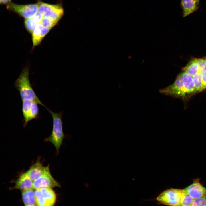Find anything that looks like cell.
Masks as SVG:
<instances>
[{
	"label": "cell",
	"mask_w": 206,
	"mask_h": 206,
	"mask_svg": "<svg viewBox=\"0 0 206 206\" xmlns=\"http://www.w3.org/2000/svg\"><path fill=\"white\" fill-rule=\"evenodd\" d=\"M179 74L174 83L166 87L165 92L167 96L178 98L186 102L197 92L192 77L183 70Z\"/></svg>",
	"instance_id": "6da1fadb"
},
{
	"label": "cell",
	"mask_w": 206,
	"mask_h": 206,
	"mask_svg": "<svg viewBox=\"0 0 206 206\" xmlns=\"http://www.w3.org/2000/svg\"><path fill=\"white\" fill-rule=\"evenodd\" d=\"M29 69L26 67L23 70L15 83V86L19 91L22 100H28L35 102L45 107L37 97L33 89L29 80Z\"/></svg>",
	"instance_id": "7a4b0ae2"
},
{
	"label": "cell",
	"mask_w": 206,
	"mask_h": 206,
	"mask_svg": "<svg viewBox=\"0 0 206 206\" xmlns=\"http://www.w3.org/2000/svg\"><path fill=\"white\" fill-rule=\"evenodd\" d=\"M48 110L53 119L52 129L50 136L45 140L52 143L58 152L65 137L63 129L62 113H55L49 109Z\"/></svg>",
	"instance_id": "3957f363"
},
{
	"label": "cell",
	"mask_w": 206,
	"mask_h": 206,
	"mask_svg": "<svg viewBox=\"0 0 206 206\" xmlns=\"http://www.w3.org/2000/svg\"><path fill=\"white\" fill-rule=\"evenodd\" d=\"M184 189L171 188L164 191L156 199L160 203L169 206H180Z\"/></svg>",
	"instance_id": "277c9868"
},
{
	"label": "cell",
	"mask_w": 206,
	"mask_h": 206,
	"mask_svg": "<svg viewBox=\"0 0 206 206\" xmlns=\"http://www.w3.org/2000/svg\"><path fill=\"white\" fill-rule=\"evenodd\" d=\"M38 11L43 17H47L58 22L64 13V9L60 4L52 5L39 1Z\"/></svg>",
	"instance_id": "5b68a950"
},
{
	"label": "cell",
	"mask_w": 206,
	"mask_h": 206,
	"mask_svg": "<svg viewBox=\"0 0 206 206\" xmlns=\"http://www.w3.org/2000/svg\"><path fill=\"white\" fill-rule=\"evenodd\" d=\"M36 205L37 206H52L56 199L54 191L50 188H42L35 189Z\"/></svg>",
	"instance_id": "8992f818"
},
{
	"label": "cell",
	"mask_w": 206,
	"mask_h": 206,
	"mask_svg": "<svg viewBox=\"0 0 206 206\" xmlns=\"http://www.w3.org/2000/svg\"><path fill=\"white\" fill-rule=\"evenodd\" d=\"M6 7L7 9L16 13L25 19L32 17L38 11L37 3L22 5L9 2L7 4Z\"/></svg>",
	"instance_id": "52a82bcc"
},
{
	"label": "cell",
	"mask_w": 206,
	"mask_h": 206,
	"mask_svg": "<svg viewBox=\"0 0 206 206\" xmlns=\"http://www.w3.org/2000/svg\"><path fill=\"white\" fill-rule=\"evenodd\" d=\"M60 187V185L52 176L49 170L33 181V189Z\"/></svg>",
	"instance_id": "ba28073f"
},
{
	"label": "cell",
	"mask_w": 206,
	"mask_h": 206,
	"mask_svg": "<svg viewBox=\"0 0 206 206\" xmlns=\"http://www.w3.org/2000/svg\"><path fill=\"white\" fill-rule=\"evenodd\" d=\"M184 191L193 199L206 197V188L200 183L199 179H195L193 183L184 189Z\"/></svg>",
	"instance_id": "9c48e42d"
},
{
	"label": "cell",
	"mask_w": 206,
	"mask_h": 206,
	"mask_svg": "<svg viewBox=\"0 0 206 206\" xmlns=\"http://www.w3.org/2000/svg\"><path fill=\"white\" fill-rule=\"evenodd\" d=\"M51 29L43 26L41 23L37 24L31 33L33 48L39 45Z\"/></svg>",
	"instance_id": "30bf717a"
},
{
	"label": "cell",
	"mask_w": 206,
	"mask_h": 206,
	"mask_svg": "<svg viewBox=\"0 0 206 206\" xmlns=\"http://www.w3.org/2000/svg\"><path fill=\"white\" fill-rule=\"evenodd\" d=\"M33 183L26 172L21 174L17 180L14 188L21 191H25L33 189Z\"/></svg>",
	"instance_id": "8fae6325"
},
{
	"label": "cell",
	"mask_w": 206,
	"mask_h": 206,
	"mask_svg": "<svg viewBox=\"0 0 206 206\" xmlns=\"http://www.w3.org/2000/svg\"><path fill=\"white\" fill-rule=\"evenodd\" d=\"M49 170V166L45 167L38 161L33 165L26 172L31 179L33 181Z\"/></svg>",
	"instance_id": "7c38bea8"
},
{
	"label": "cell",
	"mask_w": 206,
	"mask_h": 206,
	"mask_svg": "<svg viewBox=\"0 0 206 206\" xmlns=\"http://www.w3.org/2000/svg\"><path fill=\"white\" fill-rule=\"evenodd\" d=\"M200 0H181V5L183 16L185 17L196 11L199 7Z\"/></svg>",
	"instance_id": "4fadbf2b"
},
{
	"label": "cell",
	"mask_w": 206,
	"mask_h": 206,
	"mask_svg": "<svg viewBox=\"0 0 206 206\" xmlns=\"http://www.w3.org/2000/svg\"><path fill=\"white\" fill-rule=\"evenodd\" d=\"M22 197L23 203L25 205L27 206L36 205L35 191L33 189L22 191Z\"/></svg>",
	"instance_id": "5bb4252c"
},
{
	"label": "cell",
	"mask_w": 206,
	"mask_h": 206,
	"mask_svg": "<svg viewBox=\"0 0 206 206\" xmlns=\"http://www.w3.org/2000/svg\"><path fill=\"white\" fill-rule=\"evenodd\" d=\"M37 103L32 101L30 109L26 119L24 121L23 126L25 127L27 123L31 120L36 118L39 112Z\"/></svg>",
	"instance_id": "9a60e30c"
},
{
	"label": "cell",
	"mask_w": 206,
	"mask_h": 206,
	"mask_svg": "<svg viewBox=\"0 0 206 206\" xmlns=\"http://www.w3.org/2000/svg\"><path fill=\"white\" fill-rule=\"evenodd\" d=\"M183 70L185 71L191 76H193L199 72V68L196 59H194L191 60L183 68Z\"/></svg>",
	"instance_id": "2e32d148"
},
{
	"label": "cell",
	"mask_w": 206,
	"mask_h": 206,
	"mask_svg": "<svg viewBox=\"0 0 206 206\" xmlns=\"http://www.w3.org/2000/svg\"><path fill=\"white\" fill-rule=\"evenodd\" d=\"M192 77L194 86L197 92H201L202 86L201 73L199 72Z\"/></svg>",
	"instance_id": "e0dca14e"
},
{
	"label": "cell",
	"mask_w": 206,
	"mask_h": 206,
	"mask_svg": "<svg viewBox=\"0 0 206 206\" xmlns=\"http://www.w3.org/2000/svg\"><path fill=\"white\" fill-rule=\"evenodd\" d=\"M37 24L32 18L25 19L24 21L25 27L31 34L33 33Z\"/></svg>",
	"instance_id": "ac0fdd59"
},
{
	"label": "cell",
	"mask_w": 206,
	"mask_h": 206,
	"mask_svg": "<svg viewBox=\"0 0 206 206\" xmlns=\"http://www.w3.org/2000/svg\"><path fill=\"white\" fill-rule=\"evenodd\" d=\"M32 101L28 100H22V112L24 121L27 117Z\"/></svg>",
	"instance_id": "d6986e66"
},
{
	"label": "cell",
	"mask_w": 206,
	"mask_h": 206,
	"mask_svg": "<svg viewBox=\"0 0 206 206\" xmlns=\"http://www.w3.org/2000/svg\"><path fill=\"white\" fill-rule=\"evenodd\" d=\"M58 22L47 17H43L41 24L44 27L51 29Z\"/></svg>",
	"instance_id": "ffe728a7"
},
{
	"label": "cell",
	"mask_w": 206,
	"mask_h": 206,
	"mask_svg": "<svg viewBox=\"0 0 206 206\" xmlns=\"http://www.w3.org/2000/svg\"><path fill=\"white\" fill-rule=\"evenodd\" d=\"M193 199L184 191L180 206H191Z\"/></svg>",
	"instance_id": "44dd1931"
},
{
	"label": "cell",
	"mask_w": 206,
	"mask_h": 206,
	"mask_svg": "<svg viewBox=\"0 0 206 206\" xmlns=\"http://www.w3.org/2000/svg\"><path fill=\"white\" fill-rule=\"evenodd\" d=\"M191 206H206V197H202L193 199Z\"/></svg>",
	"instance_id": "7402d4cb"
},
{
	"label": "cell",
	"mask_w": 206,
	"mask_h": 206,
	"mask_svg": "<svg viewBox=\"0 0 206 206\" xmlns=\"http://www.w3.org/2000/svg\"><path fill=\"white\" fill-rule=\"evenodd\" d=\"M196 61L199 68V72L202 73L206 70L205 59L204 58L196 59Z\"/></svg>",
	"instance_id": "603a6c76"
},
{
	"label": "cell",
	"mask_w": 206,
	"mask_h": 206,
	"mask_svg": "<svg viewBox=\"0 0 206 206\" xmlns=\"http://www.w3.org/2000/svg\"><path fill=\"white\" fill-rule=\"evenodd\" d=\"M202 88L201 91L206 89V70L201 73Z\"/></svg>",
	"instance_id": "cb8c5ba5"
},
{
	"label": "cell",
	"mask_w": 206,
	"mask_h": 206,
	"mask_svg": "<svg viewBox=\"0 0 206 206\" xmlns=\"http://www.w3.org/2000/svg\"><path fill=\"white\" fill-rule=\"evenodd\" d=\"M42 18L43 17L41 14L38 11L32 17V18L37 24L41 23Z\"/></svg>",
	"instance_id": "d4e9b609"
},
{
	"label": "cell",
	"mask_w": 206,
	"mask_h": 206,
	"mask_svg": "<svg viewBox=\"0 0 206 206\" xmlns=\"http://www.w3.org/2000/svg\"><path fill=\"white\" fill-rule=\"evenodd\" d=\"M11 0H0V4L8 3Z\"/></svg>",
	"instance_id": "484cf974"
},
{
	"label": "cell",
	"mask_w": 206,
	"mask_h": 206,
	"mask_svg": "<svg viewBox=\"0 0 206 206\" xmlns=\"http://www.w3.org/2000/svg\"><path fill=\"white\" fill-rule=\"evenodd\" d=\"M205 64H206V59H205Z\"/></svg>",
	"instance_id": "4316f807"
}]
</instances>
